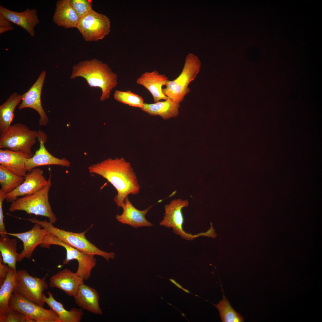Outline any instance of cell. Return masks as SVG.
Returning a JSON list of instances; mask_svg holds the SVG:
<instances>
[{
    "label": "cell",
    "mask_w": 322,
    "mask_h": 322,
    "mask_svg": "<svg viewBox=\"0 0 322 322\" xmlns=\"http://www.w3.org/2000/svg\"><path fill=\"white\" fill-rule=\"evenodd\" d=\"M88 169L90 173L102 176L115 188L117 194L114 201L118 207L129 195L139 192L140 187L136 174L130 163L123 157L109 158L91 165Z\"/></svg>",
    "instance_id": "cell-1"
},
{
    "label": "cell",
    "mask_w": 322,
    "mask_h": 322,
    "mask_svg": "<svg viewBox=\"0 0 322 322\" xmlns=\"http://www.w3.org/2000/svg\"><path fill=\"white\" fill-rule=\"evenodd\" d=\"M78 77L84 78L90 87L101 89V101L109 97L111 92L117 84V75L107 64L96 59L82 61L74 66L70 78Z\"/></svg>",
    "instance_id": "cell-2"
},
{
    "label": "cell",
    "mask_w": 322,
    "mask_h": 322,
    "mask_svg": "<svg viewBox=\"0 0 322 322\" xmlns=\"http://www.w3.org/2000/svg\"><path fill=\"white\" fill-rule=\"evenodd\" d=\"M51 177L50 174L47 184L37 192L18 198L12 202L9 208V211H24L28 214L47 217L49 218V222L53 224L55 223L57 218L52 211L49 201V192L52 185Z\"/></svg>",
    "instance_id": "cell-3"
},
{
    "label": "cell",
    "mask_w": 322,
    "mask_h": 322,
    "mask_svg": "<svg viewBox=\"0 0 322 322\" xmlns=\"http://www.w3.org/2000/svg\"><path fill=\"white\" fill-rule=\"evenodd\" d=\"M27 220L33 223H37L45 228L48 233L56 236L63 242L85 253L98 255L108 261L114 259L115 253L102 250L91 243L86 238V231L75 233L65 231L55 227L53 223L46 220H40L35 218H28Z\"/></svg>",
    "instance_id": "cell-4"
},
{
    "label": "cell",
    "mask_w": 322,
    "mask_h": 322,
    "mask_svg": "<svg viewBox=\"0 0 322 322\" xmlns=\"http://www.w3.org/2000/svg\"><path fill=\"white\" fill-rule=\"evenodd\" d=\"M201 65V62L196 56L189 54L186 57L181 73L174 80L168 81L165 85L166 87L162 89L163 94L180 104L190 92L189 85L196 77Z\"/></svg>",
    "instance_id": "cell-5"
},
{
    "label": "cell",
    "mask_w": 322,
    "mask_h": 322,
    "mask_svg": "<svg viewBox=\"0 0 322 322\" xmlns=\"http://www.w3.org/2000/svg\"><path fill=\"white\" fill-rule=\"evenodd\" d=\"M38 131L16 123L0 132V148L33 155L32 148L36 143Z\"/></svg>",
    "instance_id": "cell-6"
},
{
    "label": "cell",
    "mask_w": 322,
    "mask_h": 322,
    "mask_svg": "<svg viewBox=\"0 0 322 322\" xmlns=\"http://www.w3.org/2000/svg\"><path fill=\"white\" fill-rule=\"evenodd\" d=\"M47 275L42 278L33 277L25 270L16 271L13 292L26 300L42 306L45 303L43 292L49 285L46 281Z\"/></svg>",
    "instance_id": "cell-7"
},
{
    "label": "cell",
    "mask_w": 322,
    "mask_h": 322,
    "mask_svg": "<svg viewBox=\"0 0 322 322\" xmlns=\"http://www.w3.org/2000/svg\"><path fill=\"white\" fill-rule=\"evenodd\" d=\"M52 245L62 246L66 250V256L63 261L64 264H68L72 260H76L78 263L76 274L84 280H88L90 278L91 271L97 262L94 255L83 253L48 233L41 246L49 249Z\"/></svg>",
    "instance_id": "cell-8"
},
{
    "label": "cell",
    "mask_w": 322,
    "mask_h": 322,
    "mask_svg": "<svg viewBox=\"0 0 322 322\" xmlns=\"http://www.w3.org/2000/svg\"><path fill=\"white\" fill-rule=\"evenodd\" d=\"M110 22L105 16L92 10L80 18L76 28L86 41H96L103 38L110 32Z\"/></svg>",
    "instance_id": "cell-9"
},
{
    "label": "cell",
    "mask_w": 322,
    "mask_h": 322,
    "mask_svg": "<svg viewBox=\"0 0 322 322\" xmlns=\"http://www.w3.org/2000/svg\"><path fill=\"white\" fill-rule=\"evenodd\" d=\"M9 306L22 313L33 322H61L52 309H45L14 292L10 299Z\"/></svg>",
    "instance_id": "cell-10"
},
{
    "label": "cell",
    "mask_w": 322,
    "mask_h": 322,
    "mask_svg": "<svg viewBox=\"0 0 322 322\" xmlns=\"http://www.w3.org/2000/svg\"><path fill=\"white\" fill-rule=\"evenodd\" d=\"M188 205L187 200L179 199H174L169 204L165 205V216L160 225L166 227L172 228L175 234L179 235L184 239L192 240L196 237L202 236V234L201 233L198 235H193L186 233L182 229L184 219L182 210L183 208Z\"/></svg>",
    "instance_id": "cell-11"
},
{
    "label": "cell",
    "mask_w": 322,
    "mask_h": 322,
    "mask_svg": "<svg viewBox=\"0 0 322 322\" xmlns=\"http://www.w3.org/2000/svg\"><path fill=\"white\" fill-rule=\"evenodd\" d=\"M37 139L39 143V147L34 154L27 160L25 166L27 171L30 172L34 168L41 166L57 165L67 167L70 166V162L66 159L56 157L48 152L44 145L47 141V135L40 129L38 131Z\"/></svg>",
    "instance_id": "cell-12"
},
{
    "label": "cell",
    "mask_w": 322,
    "mask_h": 322,
    "mask_svg": "<svg viewBox=\"0 0 322 322\" xmlns=\"http://www.w3.org/2000/svg\"><path fill=\"white\" fill-rule=\"evenodd\" d=\"M46 74V71H43L30 89L22 95V102L18 107L19 109L29 108L37 111L40 117L38 123L40 126H46L49 122V118L42 107L41 98Z\"/></svg>",
    "instance_id": "cell-13"
},
{
    "label": "cell",
    "mask_w": 322,
    "mask_h": 322,
    "mask_svg": "<svg viewBox=\"0 0 322 322\" xmlns=\"http://www.w3.org/2000/svg\"><path fill=\"white\" fill-rule=\"evenodd\" d=\"M23 182L17 188L6 195L5 200L12 202L19 197L30 195L37 192L47 183L48 179L44 175L43 170L39 168L33 169L27 173Z\"/></svg>",
    "instance_id": "cell-14"
},
{
    "label": "cell",
    "mask_w": 322,
    "mask_h": 322,
    "mask_svg": "<svg viewBox=\"0 0 322 322\" xmlns=\"http://www.w3.org/2000/svg\"><path fill=\"white\" fill-rule=\"evenodd\" d=\"M39 224L35 223L32 228L26 232L20 233H7V234L17 238L23 243V250L19 254L18 261L25 258H30L35 248L42 244L48 232Z\"/></svg>",
    "instance_id": "cell-15"
},
{
    "label": "cell",
    "mask_w": 322,
    "mask_h": 322,
    "mask_svg": "<svg viewBox=\"0 0 322 322\" xmlns=\"http://www.w3.org/2000/svg\"><path fill=\"white\" fill-rule=\"evenodd\" d=\"M0 13L11 22L23 28L32 37L35 36L34 28L40 23L36 9L27 8L22 12H16L1 5Z\"/></svg>",
    "instance_id": "cell-16"
},
{
    "label": "cell",
    "mask_w": 322,
    "mask_h": 322,
    "mask_svg": "<svg viewBox=\"0 0 322 322\" xmlns=\"http://www.w3.org/2000/svg\"><path fill=\"white\" fill-rule=\"evenodd\" d=\"M84 280L76 273L65 268L53 275L50 279L49 285L63 291L68 296L73 297Z\"/></svg>",
    "instance_id": "cell-17"
},
{
    "label": "cell",
    "mask_w": 322,
    "mask_h": 322,
    "mask_svg": "<svg viewBox=\"0 0 322 322\" xmlns=\"http://www.w3.org/2000/svg\"><path fill=\"white\" fill-rule=\"evenodd\" d=\"M152 206L151 205L144 210H138L132 205L128 196L120 207L123 209L122 213L121 215L117 214L116 218L121 223L129 225L136 228L150 227L153 225L146 220L145 216Z\"/></svg>",
    "instance_id": "cell-18"
},
{
    "label": "cell",
    "mask_w": 322,
    "mask_h": 322,
    "mask_svg": "<svg viewBox=\"0 0 322 322\" xmlns=\"http://www.w3.org/2000/svg\"><path fill=\"white\" fill-rule=\"evenodd\" d=\"M164 74H160L157 70L151 72H146L143 74L136 80L137 84L146 88L151 93L154 103L161 100H165L168 97L162 92V86L165 85L168 80Z\"/></svg>",
    "instance_id": "cell-19"
},
{
    "label": "cell",
    "mask_w": 322,
    "mask_h": 322,
    "mask_svg": "<svg viewBox=\"0 0 322 322\" xmlns=\"http://www.w3.org/2000/svg\"><path fill=\"white\" fill-rule=\"evenodd\" d=\"M73 297L75 303L81 309L97 315L103 314L99 305V294L95 289L83 283Z\"/></svg>",
    "instance_id": "cell-20"
},
{
    "label": "cell",
    "mask_w": 322,
    "mask_h": 322,
    "mask_svg": "<svg viewBox=\"0 0 322 322\" xmlns=\"http://www.w3.org/2000/svg\"><path fill=\"white\" fill-rule=\"evenodd\" d=\"M30 154L13 151L8 149L0 150V165L19 176L24 177L27 172L25 166Z\"/></svg>",
    "instance_id": "cell-21"
},
{
    "label": "cell",
    "mask_w": 322,
    "mask_h": 322,
    "mask_svg": "<svg viewBox=\"0 0 322 322\" xmlns=\"http://www.w3.org/2000/svg\"><path fill=\"white\" fill-rule=\"evenodd\" d=\"M79 19L69 0H60L57 2L52 19L58 26L66 28H76Z\"/></svg>",
    "instance_id": "cell-22"
},
{
    "label": "cell",
    "mask_w": 322,
    "mask_h": 322,
    "mask_svg": "<svg viewBox=\"0 0 322 322\" xmlns=\"http://www.w3.org/2000/svg\"><path fill=\"white\" fill-rule=\"evenodd\" d=\"M48 296L47 297L44 293L42 298L45 303L47 304L50 309L58 315L61 322H80L84 313L82 309L73 307L69 311L66 310L63 304L57 301L54 298L52 293L49 291Z\"/></svg>",
    "instance_id": "cell-23"
},
{
    "label": "cell",
    "mask_w": 322,
    "mask_h": 322,
    "mask_svg": "<svg viewBox=\"0 0 322 322\" xmlns=\"http://www.w3.org/2000/svg\"><path fill=\"white\" fill-rule=\"evenodd\" d=\"M179 104L168 98L153 103H144L141 109L150 115H159L164 120L176 117L179 114Z\"/></svg>",
    "instance_id": "cell-24"
},
{
    "label": "cell",
    "mask_w": 322,
    "mask_h": 322,
    "mask_svg": "<svg viewBox=\"0 0 322 322\" xmlns=\"http://www.w3.org/2000/svg\"><path fill=\"white\" fill-rule=\"evenodd\" d=\"M16 271L10 267L7 276L0 286V322L10 310L9 303L14 289Z\"/></svg>",
    "instance_id": "cell-25"
},
{
    "label": "cell",
    "mask_w": 322,
    "mask_h": 322,
    "mask_svg": "<svg viewBox=\"0 0 322 322\" xmlns=\"http://www.w3.org/2000/svg\"><path fill=\"white\" fill-rule=\"evenodd\" d=\"M7 234L0 236V252L3 262L16 270V263L19 254L17 251V241L11 239Z\"/></svg>",
    "instance_id": "cell-26"
},
{
    "label": "cell",
    "mask_w": 322,
    "mask_h": 322,
    "mask_svg": "<svg viewBox=\"0 0 322 322\" xmlns=\"http://www.w3.org/2000/svg\"><path fill=\"white\" fill-rule=\"evenodd\" d=\"M22 100V95L13 93L0 106V132L10 126L14 117L15 108Z\"/></svg>",
    "instance_id": "cell-27"
},
{
    "label": "cell",
    "mask_w": 322,
    "mask_h": 322,
    "mask_svg": "<svg viewBox=\"0 0 322 322\" xmlns=\"http://www.w3.org/2000/svg\"><path fill=\"white\" fill-rule=\"evenodd\" d=\"M24 177L16 175L0 165V190L7 194L14 191L23 182Z\"/></svg>",
    "instance_id": "cell-28"
},
{
    "label": "cell",
    "mask_w": 322,
    "mask_h": 322,
    "mask_svg": "<svg viewBox=\"0 0 322 322\" xmlns=\"http://www.w3.org/2000/svg\"><path fill=\"white\" fill-rule=\"evenodd\" d=\"M223 293L222 300L218 304H212L219 310L221 320L222 322H243L244 318L232 307L229 302L225 296L221 284Z\"/></svg>",
    "instance_id": "cell-29"
},
{
    "label": "cell",
    "mask_w": 322,
    "mask_h": 322,
    "mask_svg": "<svg viewBox=\"0 0 322 322\" xmlns=\"http://www.w3.org/2000/svg\"><path fill=\"white\" fill-rule=\"evenodd\" d=\"M114 97L117 101L132 107L141 108L144 103L141 96L130 90L126 91L116 90Z\"/></svg>",
    "instance_id": "cell-30"
},
{
    "label": "cell",
    "mask_w": 322,
    "mask_h": 322,
    "mask_svg": "<svg viewBox=\"0 0 322 322\" xmlns=\"http://www.w3.org/2000/svg\"><path fill=\"white\" fill-rule=\"evenodd\" d=\"M69 1L80 18L93 10L92 2L91 0H69Z\"/></svg>",
    "instance_id": "cell-31"
},
{
    "label": "cell",
    "mask_w": 322,
    "mask_h": 322,
    "mask_svg": "<svg viewBox=\"0 0 322 322\" xmlns=\"http://www.w3.org/2000/svg\"><path fill=\"white\" fill-rule=\"evenodd\" d=\"M2 322H33L21 312L10 308Z\"/></svg>",
    "instance_id": "cell-32"
},
{
    "label": "cell",
    "mask_w": 322,
    "mask_h": 322,
    "mask_svg": "<svg viewBox=\"0 0 322 322\" xmlns=\"http://www.w3.org/2000/svg\"><path fill=\"white\" fill-rule=\"evenodd\" d=\"M6 194L0 190V235L7 234V232L4 223V216L2 209V204L5 200Z\"/></svg>",
    "instance_id": "cell-33"
},
{
    "label": "cell",
    "mask_w": 322,
    "mask_h": 322,
    "mask_svg": "<svg viewBox=\"0 0 322 322\" xmlns=\"http://www.w3.org/2000/svg\"><path fill=\"white\" fill-rule=\"evenodd\" d=\"M11 22L0 13V33L14 30Z\"/></svg>",
    "instance_id": "cell-34"
},
{
    "label": "cell",
    "mask_w": 322,
    "mask_h": 322,
    "mask_svg": "<svg viewBox=\"0 0 322 322\" xmlns=\"http://www.w3.org/2000/svg\"><path fill=\"white\" fill-rule=\"evenodd\" d=\"M9 267L8 265H5L3 263L2 258L0 255V286L3 284L7 276Z\"/></svg>",
    "instance_id": "cell-35"
},
{
    "label": "cell",
    "mask_w": 322,
    "mask_h": 322,
    "mask_svg": "<svg viewBox=\"0 0 322 322\" xmlns=\"http://www.w3.org/2000/svg\"><path fill=\"white\" fill-rule=\"evenodd\" d=\"M167 279H169L172 283H173V284H175L178 288L181 289L182 290H183V291H184L185 292H186L187 293H190V294H191L193 295L192 294L191 292H190L188 290H187L185 289H184V288H183L179 284H178L174 280H173V279H168V278H167Z\"/></svg>",
    "instance_id": "cell-36"
}]
</instances>
